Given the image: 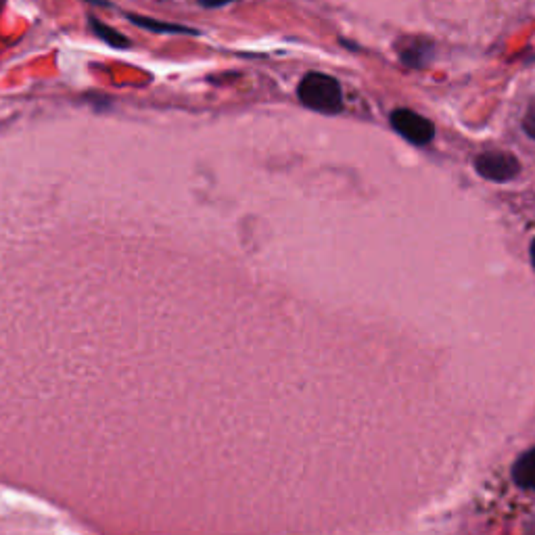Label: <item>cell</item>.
I'll list each match as a JSON object with an SVG mask.
<instances>
[{
    "mask_svg": "<svg viewBox=\"0 0 535 535\" xmlns=\"http://www.w3.org/2000/svg\"><path fill=\"white\" fill-rule=\"evenodd\" d=\"M297 97L308 109L320 113H339L343 109L341 86L335 78L327 74L312 72L299 82Z\"/></svg>",
    "mask_w": 535,
    "mask_h": 535,
    "instance_id": "cell-1",
    "label": "cell"
},
{
    "mask_svg": "<svg viewBox=\"0 0 535 535\" xmlns=\"http://www.w3.org/2000/svg\"><path fill=\"white\" fill-rule=\"evenodd\" d=\"M525 128H527V132H529V136H533L535 138V107L529 111V115H527V120H525Z\"/></svg>",
    "mask_w": 535,
    "mask_h": 535,
    "instance_id": "cell-8",
    "label": "cell"
},
{
    "mask_svg": "<svg viewBox=\"0 0 535 535\" xmlns=\"http://www.w3.org/2000/svg\"><path fill=\"white\" fill-rule=\"evenodd\" d=\"M88 23H90V30L95 32V36L101 38L103 42H107L109 46H113V49H128V46H130V40L124 34H120L118 30H113V28L105 26V23L99 17L90 15L88 17Z\"/></svg>",
    "mask_w": 535,
    "mask_h": 535,
    "instance_id": "cell-6",
    "label": "cell"
},
{
    "mask_svg": "<svg viewBox=\"0 0 535 535\" xmlns=\"http://www.w3.org/2000/svg\"><path fill=\"white\" fill-rule=\"evenodd\" d=\"M513 479L523 490H535V448L515 462Z\"/></svg>",
    "mask_w": 535,
    "mask_h": 535,
    "instance_id": "cell-5",
    "label": "cell"
},
{
    "mask_svg": "<svg viewBox=\"0 0 535 535\" xmlns=\"http://www.w3.org/2000/svg\"><path fill=\"white\" fill-rule=\"evenodd\" d=\"M391 124L398 130L406 141L414 145H427L433 138V126L423 115H418L410 109H398L391 113Z\"/></svg>",
    "mask_w": 535,
    "mask_h": 535,
    "instance_id": "cell-2",
    "label": "cell"
},
{
    "mask_svg": "<svg viewBox=\"0 0 535 535\" xmlns=\"http://www.w3.org/2000/svg\"><path fill=\"white\" fill-rule=\"evenodd\" d=\"M197 3L203 9H218V7H226V5H232V3H239V0H197Z\"/></svg>",
    "mask_w": 535,
    "mask_h": 535,
    "instance_id": "cell-7",
    "label": "cell"
},
{
    "mask_svg": "<svg viewBox=\"0 0 535 535\" xmlns=\"http://www.w3.org/2000/svg\"><path fill=\"white\" fill-rule=\"evenodd\" d=\"M519 161L508 153H485L477 159V172L490 180H510L519 174Z\"/></svg>",
    "mask_w": 535,
    "mask_h": 535,
    "instance_id": "cell-3",
    "label": "cell"
},
{
    "mask_svg": "<svg viewBox=\"0 0 535 535\" xmlns=\"http://www.w3.org/2000/svg\"><path fill=\"white\" fill-rule=\"evenodd\" d=\"M128 19L134 23V26L155 32V34H184V36H199L195 28H186L180 26V23H170V21H159L151 17H141V15H128Z\"/></svg>",
    "mask_w": 535,
    "mask_h": 535,
    "instance_id": "cell-4",
    "label": "cell"
},
{
    "mask_svg": "<svg viewBox=\"0 0 535 535\" xmlns=\"http://www.w3.org/2000/svg\"><path fill=\"white\" fill-rule=\"evenodd\" d=\"M88 3H92V5H105V7L109 5V3H107V0H88Z\"/></svg>",
    "mask_w": 535,
    "mask_h": 535,
    "instance_id": "cell-9",
    "label": "cell"
},
{
    "mask_svg": "<svg viewBox=\"0 0 535 535\" xmlns=\"http://www.w3.org/2000/svg\"><path fill=\"white\" fill-rule=\"evenodd\" d=\"M531 262H533V266H535V241L531 243Z\"/></svg>",
    "mask_w": 535,
    "mask_h": 535,
    "instance_id": "cell-10",
    "label": "cell"
}]
</instances>
